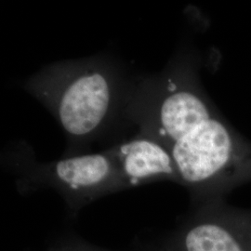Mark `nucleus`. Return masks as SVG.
Listing matches in <instances>:
<instances>
[{
	"label": "nucleus",
	"mask_w": 251,
	"mask_h": 251,
	"mask_svg": "<svg viewBox=\"0 0 251 251\" xmlns=\"http://www.w3.org/2000/svg\"><path fill=\"white\" fill-rule=\"evenodd\" d=\"M57 79L38 91L49 103L65 133L86 141L99 133L112 116L117 100V81L106 67L84 63L59 70Z\"/></svg>",
	"instance_id": "nucleus-1"
},
{
	"label": "nucleus",
	"mask_w": 251,
	"mask_h": 251,
	"mask_svg": "<svg viewBox=\"0 0 251 251\" xmlns=\"http://www.w3.org/2000/svg\"><path fill=\"white\" fill-rule=\"evenodd\" d=\"M110 151L125 189L160 180L178 183L175 165L169 150L149 135L130 139Z\"/></svg>",
	"instance_id": "nucleus-4"
},
{
	"label": "nucleus",
	"mask_w": 251,
	"mask_h": 251,
	"mask_svg": "<svg viewBox=\"0 0 251 251\" xmlns=\"http://www.w3.org/2000/svg\"><path fill=\"white\" fill-rule=\"evenodd\" d=\"M67 245L70 248L71 251H109L94 247V246H91L87 243L81 242L78 240L67 243Z\"/></svg>",
	"instance_id": "nucleus-5"
},
{
	"label": "nucleus",
	"mask_w": 251,
	"mask_h": 251,
	"mask_svg": "<svg viewBox=\"0 0 251 251\" xmlns=\"http://www.w3.org/2000/svg\"><path fill=\"white\" fill-rule=\"evenodd\" d=\"M28 177L31 182L59 191L75 211L97 198L125 189L111 151L72 155L39 165Z\"/></svg>",
	"instance_id": "nucleus-2"
},
{
	"label": "nucleus",
	"mask_w": 251,
	"mask_h": 251,
	"mask_svg": "<svg viewBox=\"0 0 251 251\" xmlns=\"http://www.w3.org/2000/svg\"><path fill=\"white\" fill-rule=\"evenodd\" d=\"M175 251L171 246H170L169 244H167L164 248H162L161 250H158V251Z\"/></svg>",
	"instance_id": "nucleus-7"
},
{
	"label": "nucleus",
	"mask_w": 251,
	"mask_h": 251,
	"mask_svg": "<svg viewBox=\"0 0 251 251\" xmlns=\"http://www.w3.org/2000/svg\"><path fill=\"white\" fill-rule=\"evenodd\" d=\"M71 251V250H70V248L68 247V245L65 244L63 247H61V248H59V249H56V250H53V251Z\"/></svg>",
	"instance_id": "nucleus-6"
},
{
	"label": "nucleus",
	"mask_w": 251,
	"mask_h": 251,
	"mask_svg": "<svg viewBox=\"0 0 251 251\" xmlns=\"http://www.w3.org/2000/svg\"><path fill=\"white\" fill-rule=\"evenodd\" d=\"M168 244L177 251H251V209L225 198L196 204Z\"/></svg>",
	"instance_id": "nucleus-3"
}]
</instances>
